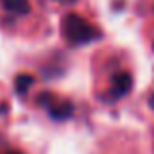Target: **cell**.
Returning a JSON list of instances; mask_svg holds the SVG:
<instances>
[{
    "instance_id": "obj_1",
    "label": "cell",
    "mask_w": 154,
    "mask_h": 154,
    "mask_svg": "<svg viewBox=\"0 0 154 154\" xmlns=\"http://www.w3.org/2000/svg\"><path fill=\"white\" fill-rule=\"evenodd\" d=\"M63 33L74 45H82V43H88V41H94V39L102 37L98 27L92 26L88 20H84L78 14H68L63 20Z\"/></svg>"
},
{
    "instance_id": "obj_2",
    "label": "cell",
    "mask_w": 154,
    "mask_h": 154,
    "mask_svg": "<svg viewBox=\"0 0 154 154\" xmlns=\"http://www.w3.org/2000/svg\"><path fill=\"white\" fill-rule=\"evenodd\" d=\"M37 102L51 113V117L55 119H66V117L72 115V105L70 102H63V100H57L51 92H45L43 96H39Z\"/></svg>"
},
{
    "instance_id": "obj_3",
    "label": "cell",
    "mask_w": 154,
    "mask_h": 154,
    "mask_svg": "<svg viewBox=\"0 0 154 154\" xmlns=\"http://www.w3.org/2000/svg\"><path fill=\"white\" fill-rule=\"evenodd\" d=\"M133 88V78H131V72H119L115 74L111 82V94L113 98H121V96L129 94V90Z\"/></svg>"
},
{
    "instance_id": "obj_4",
    "label": "cell",
    "mask_w": 154,
    "mask_h": 154,
    "mask_svg": "<svg viewBox=\"0 0 154 154\" xmlns=\"http://www.w3.org/2000/svg\"><path fill=\"white\" fill-rule=\"evenodd\" d=\"M2 4L8 12H12L16 16H26L29 12V2L27 0H2Z\"/></svg>"
},
{
    "instance_id": "obj_5",
    "label": "cell",
    "mask_w": 154,
    "mask_h": 154,
    "mask_svg": "<svg viewBox=\"0 0 154 154\" xmlns=\"http://www.w3.org/2000/svg\"><path fill=\"white\" fill-rule=\"evenodd\" d=\"M31 86H33V76H29V74H20L18 78H16V92H18L20 96H23Z\"/></svg>"
},
{
    "instance_id": "obj_6",
    "label": "cell",
    "mask_w": 154,
    "mask_h": 154,
    "mask_svg": "<svg viewBox=\"0 0 154 154\" xmlns=\"http://www.w3.org/2000/svg\"><path fill=\"white\" fill-rule=\"evenodd\" d=\"M148 105H150V109H154V94L150 96V100H148Z\"/></svg>"
},
{
    "instance_id": "obj_7",
    "label": "cell",
    "mask_w": 154,
    "mask_h": 154,
    "mask_svg": "<svg viewBox=\"0 0 154 154\" xmlns=\"http://www.w3.org/2000/svg\"><path fill=\"white\" fill-rule=\"evenodd\" d=\"M60 2H74V0H60Z\"/></svg>"
},
{
    "instance_id": "obj_8",
    "label": "cell",
    "mask_w": 154,
    "mask_h": 154,
    "mask_svg": "<svg viewBox=\"0 0 154 154\" xmlns=\"http://www.w3.org/2000/svg\"><path fill=\"white\" fill-rule=\"evenodd\" d=\"M8 154H20V152H8Z\"/></svg>"
}]
</instances>
